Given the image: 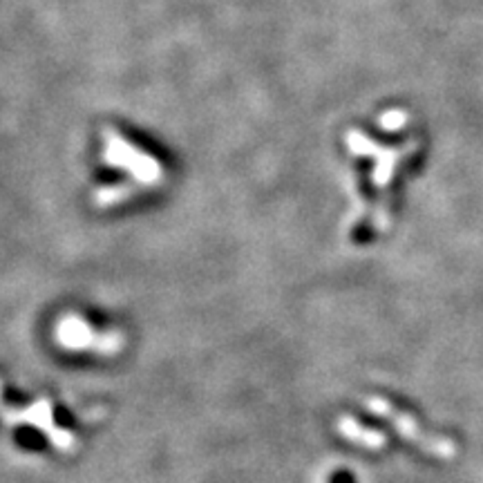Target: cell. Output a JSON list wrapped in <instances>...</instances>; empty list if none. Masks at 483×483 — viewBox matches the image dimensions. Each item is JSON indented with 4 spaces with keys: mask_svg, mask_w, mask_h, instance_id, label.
<instances>
[{
    "mask_svg": "<svg viewBox=\"0 0 483 483\" xmlns=\"http://www.w3.org/2000/svg\"><path fill=\"white\" fill-rule=\"evenodd\" d=\"M362 406H365L374 416H378V419L389 423V425H392L394 430L403 436V439L419 445L423 452L432 454V457H436V459H443V461L454 459V454H457V445H454L452 439L441 436V434H432V432L425 430V427H423L415 416L398 410V407L392 406L387 398L376 396L374 394V396H367L365 401H362Z\"/></svg>",
    "mask_w": 483,
    "mask_h": 483,
    "instance_id": "obj_1",
    "label": "cell"
},
{
    "mask_svg": "<svg viewBox=\"0 0 483 483\" xmlns=\"http://www.w3.org/2000/svg\"><path fill=\"white\" fill-rule=\"evenodd\" d=\"M0 421L7 425H32L48 436L50 443L63 454H74L78 450V439L65 427L57 425L54 421L52 401L50 398H39L30 403L27 407H9L3 398V385H0Z\"/></svg>",
    "mask_w": 483,
    "mask_h": 483,
    "instance_id": "obj_2",
    "label": "cell"
},
{
    "mask_svg": "<svg viewBox=\"0 0 483 483\" xmlns=\"http://www.w3.org/2000/svg\"><path fill=\"white\" fill-rule=\"evenodd\" d=\"M57 342L68 351H95L99 356L119 354L125 345L121 332H96L86 318L77 314H68L59 320Z\"/></svg>",
    "mask_w": 483,
    "mask_h": 483,
    "instance_id": "obj_3",
    "label": "cell"
},
{
    "mask_svg": "<svg viewBox=\"0 0 483 483\" xmlns=\"http://www.w3.org/2000/svg\"><path fill=\"white\" fill-rule=\"evenodd\" d=\"M336 432L342 439L350 441V443L360 445V448L371 450V452H380V450H385V445H387V436H385L383 432L362 425V423H359L350 415L338 416Z\"/></svg>",
    "mask_w": 483,
    "mask_h": 483,
    "instance_id": "obj_4",
    "label": "cell"
}]
</instances>
